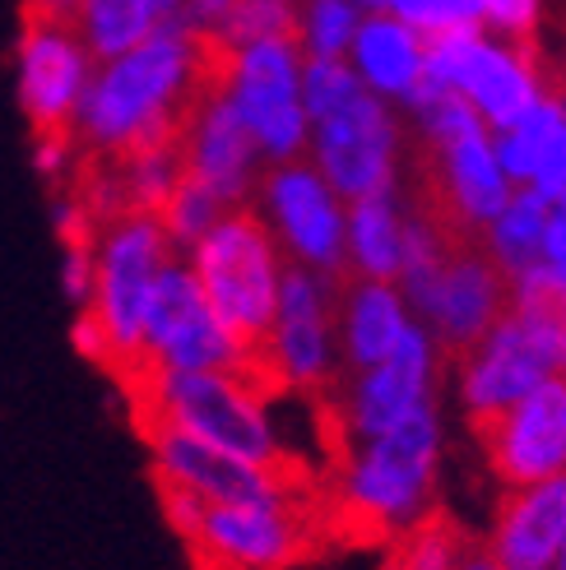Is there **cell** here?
Segmentation results:
<instances>
[{"label":"cell","mask_w":566,"mask_h":570,"mask_svg":"<svg viewBox=\"0 0 566 570\" xmlns=\"http://www.w3.org/2000/svg\"><path fill=\"white\" fill-rule=\"evenodd\" d=\"M89 237L61 242V293H66V302L75 311H84V306H89V297H94V250H89Z\"/></svg>","instance_id":"35"},{"label":"cell","mask_w":566,"mask_h":570,"mask_svg":"<svg viewBox=\"0 0 566 570\" xmlns=\"http://www.w3.org/2000/svg\"><path fill=\"white\" fill-rule=\"evenodd\" d=\"M456 570H497V566H492V561H488V557H484V552H465V557H460V566H456Z\"/></svg>","instance_id":"43"},{"label":"cell","mask_w":566,"mask_h":570,"mask_svg":"<svg viewBox=\"0 0 566 570\" xmlns=\"http://www.w3.org/2000/svg\"><path fill=\"white\" fill-rule=\"evenodd\" d=\"M441 366H446L441 344L413 321L409 334L394 344V353L362 366V372H349V381L339 385V432L353 445L390 432L394 422H404L418 409L437 404Z\"/></svg>","instance_id":"12"},{"label":"cell","mask_w":566,"mask_h":570,"mask_svg":"<svg viewBox=\"0 0 566 570\" xmlns=\"http://www.w3.org/2000/svg\"><path fill=\"white\" fill-rule=\"evenodd\" d=\"M544 23V0H484L478 10V28L506 42H534Z\"/></svg>","instance_id":"33"},{"label":"cell","mask_w":566,"mask_h":570,"mask_svg":"<svg viewBox=\"0 0 566 570\" xmlns=\"http://www.w3.org/2000/svg\"><path fill=\"white\" fill-rule=\"evenodd\" d=\"M191 548L223 570H283L306 548V524L293 492L242 505H205Z\"/></svg>","instance_id":"16"},{"label":"cell","mask_w":566,"mask_h":570,"mask_svg":"<svg viewBox=\"0 0 566 570\" xmlns=\"http://www.w3.org/2000/svg\"><path fill=\"white\" fill-rule=\"evenodd\" d=\"M214 75V47L186 28L158 23L145 42L98 61L84 89L70 139L98 163L126 158L149 145H173L186 107Z\"/></svg>","instance_id":"1"},{"label":"cell","mask_w":566,"mask_h":570,"mask_svg":"<svg viewBox=\"0 0 566 570\" xmlns=\"http://www.w3.org/2000/svg\"><path fill=\"white\" fill-rule=\"evenodd\" d=\"M362 23V10L349 0H302L297 6V33L293 42L302 56H321V61H344L349 42Z\"/></svg>","instance_id":"28"},{"label":"cell","mask_w":566,"mask_h":570,"mask_svg":"<svg viewBox=\"0 0 566 570\" xmlns=\"http://www.w3.org/2000/svg\"><path fill=\"white\" fill-rule=\"evenodd\" d=\"M404 214H409L404 190L349 199V214H344V278L353 274V278L394 283V274H400V255H404Z\"/></svg>","instance_id":"23"},{"label":"cell","mask_w":566,"mask_h":570,"mask_svg":"<svg viewBox=\"0 0 566 570\" xmlns=\"http://www.w3.org/2000/svg\"><path fill=\"white\" fill-rule=\"evenodd\" d=\"M465 557L460 533L441 524V520H422L418 529L404 533V548H400V566L394 570H456Z\"/></svg>","instance_id":"31"},{"label":"cell","mask_w":566,"mask_h":570,"mask_svg":"<svg viewBox=\"0 0 566 570\" xmlns=\"http://www.w3.org/2000/svg\"><path fill=\"white\" fill-rule=\"evenodd\" d=\"M145 441H149L158 488L191 492L205 505H242V501H265V497H289L293 492L283 469L246 464V460H237V454H223L205 441L177 432V426L145 422Z\"/></svg>","instance_id":"18"},{"label":"cell","mask_w":566,"mask_h":570,"mask_svg":"<svg viewBox=\"0 0 566 570\" xmlns=\"http://www.w3.org/2000/svg\"><path fill=\"white\" fill-rule=\"evenodd\" d=\"M511 306V293H506V274L488 261L478 242H456L450 255L441 261L437 278L422 288L409 311L413 321L428 330L446 357L465 353L474 338H484L488 325Z\"/></svg>","instance_id":"14"},{"label":"cell","mask_w":566,"mask_h":570,"mask_svg":"<svg viewBox=\"0 0 566 570\" xmlns=\"http://www.w3.org/2000/svg\"><path fill=\"white\" fill-rule=\"evenodd\" d=\"M251 209L289 265L344 278V214L349 205L306 158L274 163L261 173Z\"/></svg>","instance_id":"11"},{"label":"cell","mask_w":566,"mask_h":570,"mask_svg":"<svg viewBox=\"0 0 566 570\" xmlns=\"http://www.w3.org/2000/svg\"><path fill=\"white\" fill-rule=\"evenodd\" d=\"M195 570H223V566H214V561H205V557H201V561H195Z\"/></svg>","instance_id":"45"},{"label":"cell","mask_w":566,"mask_h":570,"mask_svg":"<svg viewBox=\"0 0 566 570\" xmlns=\"http://www.w3.org/2000/svg\"><path fill=\"white\" fill-rule=\"evenodd\" d=\"M139 394V422H163L246 464L283 469L279 417L270 385L256 372H130Z\"/></svg>","instance_id":"2"},{"label":"cell","mask_w":566,"mask_h":570,"mask_svg":"<svg viewBox=\"0 0 566 570\" xmlns=\"http://www.w3.org/2000/svg\"><path fill=\"white\" fill-rule=\"evenodd\" d=\"M544 227H548V199L539 190H529V186H516L511 199L484 223V233H478L474 242L501 274H516V269L539 261Z\"/></svg>","instance_id":"24"},{"label":"cell","mask_w":566,"mask_h":570,"mask_svg":"<svg viewBox=\"0 0 566 570\" xmlns=\"http://www.w3.org/2000/svg\"><path fill=\"white\" fill-rule=\"evenodd\" d=\"M233 6H237V0H182L177 23L186 28V33L205 38L214 47L218 33H223V23H228V14H233Z\"/></svg>","instance_id":"37"},{"label":"cell","mask_w":566,"mask_h":570,"mask_svg":"<svg viewBox=\"0 0 566 570\" xmlns=\"http://www.w3.org/2000/svg\"><path fill=\"white\" fill-rule=\"evenodd\" d=\"M228 214V205L214 195V190H205L201 181H191V177H182V186L167 195V205L158 209V223H163V233H167V242H173V250L177 255H186L195 242H201L209 227Z\"/></svg>","instance_id":"29"},{"label":"cell","mask_w":566,"mask_h":570,"mask_svg":"<svg viewBox=\"0 0 566 570\" xmlns=\"http://www.w3.org/2000/svg\"><path fill=\"white\" fill-rule=\"evenodd\" d=\"M135 372H256V353L214 316L182 255L154 278Z\"/></svg>","instance_id":"10"},{"label":"cell","mask_w":566,"mask_h":570,"mask_svg":"<svg viewBox=\"0 0 566 570\" xmlns=\"http://www.w3.org/2000/svg\"><path fill=\"white\" fill-rule=\"evenodd\" d=\"M94 56L75 38L70 23H47V19H28L14 38V102L23 111V121L42 130H70L75 107L89 89L94 75Z\"/></svg>","instance_id":"13"},{"label":"cell","mask_w":566,"mask_h":570,"mask_svg":"<svg viewBox=\"0 0 566 570\" xmlns=\"http://www.w3.org/2000/svg\"><path fill=\"white\" fill-rule=\"evenodd\" d=\"M557 121H562V89H548L534 107H525L511 126L492 130V149L497 163L511 186H534L539 167L553 154V139H557Z\"/></svg>","instance_id":"25"},{"label":"cell","mask_w":566,"mask_h":570,"mask_svg":"<svg viewBox=\"0 0 566 570\" xmlns=\"http://www.w3.org/2000/svg\"><path fill=\"white\" fill-rule=\"evenodd\" d=\"M548 89L553 83L544 75V61H539V51H534V42H506V38H492L478 28L456 94L474 107V117L488 130L511 126L520 111L534 107Z\"/></svg>","instance_id":"19"},{"label":"cell","mask_w":566,"mask_h":570,"mask_svg":"<svg viewBox=\"0 0 566 570\" xmlns=\"http://www.w3.org/2000/svg\"><path fill=\"white\" fill-rule=\"evenodd\" d=\"M145 6H149L163 23H173V19H177V10H182V0H145Z\"/></svg>","instance_id":"41"},{"label":"cell","mask_w":566,"mask_h":570,"mask_svg":"<svg viewBox=\"0 0 566 570\" xmlns=\"http://www.w3.org/2000/svg\"><path fill=\"white\" fill-rule=\"evenodd\" d=\"M548 376H562L557 306H506L484 338L456 353V394L474 426L506 413Z\"/></svg>","instance_id":"8"},{"label":"cell","mask_w":566,"mask_h":570,"mask_svg":"<svg viewBox=\"0 0 566 570\" xmlns=\"http://www.w3.org/2000/svg\"><path fill=\"white\" fill-rule=\"evenodd\" d=\"M89 250H94V297L84 311L98 321L107 338V366L130 376L139 366V338H145L154 278L177 250L167 242L158 214H139V209L98 218Z\"/></svg>","instance_id":"4"},{"label":"cell","mask_w":566,"mask_h":570,"mask_svg":"<svg viewBox=\"0 0 566 570\" xmlns=\"http://www.w3.org/2000/svg\"><path fill=\"white\" fill-rule=\"evenodd\" d=\"M539 265H544V274H548L553 306L566 311V199H553V205H548V227H544Z\"/></svg>","instance_id":"34"},{"label":"cell","mask_w":566,"mask_h":570,"mask_svg":"<svg viewBox=\"0 0 566 570\" xmlns=\"http://www.w3.org/2000/svg\"><path fill=\"white\" fill-rule=\"evenodd\" d=\"M441 450L446 426L437 404L409 413L381 436L353 441L334 478V497L344 515L386 538H404L422 520H432Z\"/></svg>","instance_id":"3"},{"label":"cell","mask_w":566,"mask_h":570,"mask_svg":"<svg viewBox=\"0 0 566 570\" xmlns=\"http://www.w3.org/2000/svg\"><path fill=\"white\" fill-rule=\"evenodd\" d=\"M566 543V473L501 497L484 557L497 570H553Z\"/></svg>","instance_id":"20"},{"label":"cell","mask_w":566,"mask_h":570,"mask_svg":"<svg viewBox=\"0 0 566 570\" xmlns=\"http://www.w3.org/2000/svg\"><path fill=\"white\" fill-rule=\"evenodd\" d=\"M404 149H409L404 111L367 89H353L349 98H339L330 111L311 121L306 163L349 205V199L362 195L400 190Z\"/></svg>","instance_id":"7"},{"label":"cell","mask_w":566,"mask_h":570,"mask_svg":"<svg viewBox=\"0 0 566 570\" xmlns=\"http://www.w3.org/2000/svg\"><path fill=\"white\" fill-rule=\"evenodd\" d=\"M484 0H386V14L404 19L422 38H437L446 28H478Z\"/></svg>","instance_id":"32"},{"label":"cell","mask_w":566,"mask_h":570,"mask_svg":"<svg viewBox=\"0 0 566 570\" xmlns=\"http://www.w3.org/2000/svg\"><path fill=\"white\" fill-rule=\"evenodd\" d=\"M163 19L145 6V0H75V38L89 47L94 61H111V56L130 51L145 42Z\"/></svg>","instance_id":"26"},{"label":"cell","mask_w":566,"mask_h":570,"mask_svg":"<svg viewBox=\"0 0 566 570\" xmlns=\"http://www.w3.org/2000/svg\"><path fill=\"white\" fill-rule=\"evenodd\" d=\"M349 6H358L362 14H372V10H386V0H349Z\"/></svg>","instance_id":"44"},{"label":"cell","mask_w":566,"mask_h":570,"mask_svg":"<svg viewBox=\"0 0 566 570\" xmlns=\"http://www.w3.org/2000/svg\"><path fill=\"white\" fill-rule=\"evenodd\" d=\"M529 190H539L548 205H553V199H566V94H562V121H557L553 154H548V163L539 167V177H534Z\"/></svg>","instance_id":"38"},{"label":"cell","mask_w":566,"mask_h":570,"mask_svg":"<svg viewBox=\"0 0 566 570\" xmlns=\"http://www.w3.org/2000/svg\"><path fill=\"white\" fill-rule=\"evenodd\" d=\"M302 47L293 38L242 42L214 51L209 83L233 107V117L251 135L261 163H293L306 158L311 121L302 107Z\"/></svg>","instance_id":"6"},{"label":"cell","mask_w":566,"mask_h":570,"mask_svg":"<svg viewBox=\"0 0 566 570\" xmlns=\"http://www.w3.org/2000/svg\"><path fill=\"white\" fill-rule=\"evenodd\" d=\"M297 6L302 0H237L228 23L214 42L223 47H242V42H270V38H293L297 33Z\"/></svg>","instance_id":"30"},{"label":"cell","mask_w":566,"mask_h":570,"mask_svg":"<svg viewBox=\"0 0 566 570\" xmlns=\"http://www.w3.org/2000/svg\"><path fill=\"white\" fill-rule=\"evenodd\" d=\"M553 570H566V543H562V557H557V566Z\"/></svg>","instance_id":"46"},{"label":"cell","mask_w":566,"mask_h":570,"mask_svg":"<svg viewBox=\"0 0 566 570\" xmlns=\"http://www.w3.org/2000/svg\"><path fill=\"white\" fill-rule=\"evenodd\" d=\"M107 177H111V190H117L121 209L158 214L167 205V195H173L182 186V177H186L177 139H173V145H149V149H135L126 158H111Z\"/></svg>","instance_id":"27"},{"label":"cell","mask_w":566,"mask_h":570,"mask_svg":"<svg viewBox=\"0 0 566 570\" xmlns=\"http://www.w3.org/2000/svg\"><path fill=\"white\" fill-rule=\"evenodd\" d=\"M75 139L70 130H42L33 135V173L47 181V186H61L70 177V167H75Z\"/></svg>","instance_id":"36"},{"label":"cell","mask_w":566,"mask_h":570,"mask_svg":"<svg viewBox=\"0 0 566 570\" xmlns=\"http://www.w3.org/2000/svg\"><path fill=\"white\" fill-rule=\"evenodd\" d=\"M182 261L191 265L205 302L214 306V316L256 353V344L274 321L283 269H289V261H283V250L265 233L256 209L251 205L228 209Z\"/></svg>","instance_id":"5"},{"label":"cell","mask_w":566,"mask_h":570,"mask_svg":"<svg viewBox=\"0 0 566 570\" xmlns=\"http://www.w3.org/2000/svg\"><path fill=\"white\" fill-rule=\"evenodd\" d=\"M28 19L70 23V19H75V0H28Z\"/></svg>","instance_id":"40"},{"label":"cell","mask_w":566,"mask_h":570,"mask_svg":"<svg viewBox=\"0 0 566 570\" xmlns=\"http://www.w3.org/2000/svg\"><path fill=\"white\" fill-rule=\"evenodd\" d=\"M557 372L566 376V311H557Z\"/></svg>","instance_id":"42"},{"label":"cell","mask_w":566,"mask_h":570,"mask_svg":"<svg viewBox=\"0 0 566 570\" xmlns=\"http://www.w3.org/2000/svg\"><path fill=\"white\" fill-rule=\"evenodd\" d=\"M334 293L339 278L289 265L279 283L274 321L256 344V376L270 390L316 394L330 390L344 372L334 338Z\"/></svg>","instance_id":"9"},{"label":"cell","mask_w":566,"mask_h":570,"mask_svg":"<svg viewBox=\"0 0 566 570\" xmlns=\"http://www.w3.org/2000/svg\"><path fill=\"white\" fill-rule=\"evenodd\" d=\"M70 344L79 348V357H89L98 366H107V338L98 330V321L89 316V311H75V325H70Z\"/></svg>","instance_id":"39"},{"label":"cell","mask_w":566,"mask_h":570,"mask_svg":"<svg viewBox=\"0 0 566 570\" xmlns=\"http://www.w3.org/2000/svg\"><path fill=\"white\" fill-rule=\"evenodd\" d=\"M177 154H182L186 177L214 190L228 209H246L265 173L251 135L242 130V121L233 117V107L223 102L214 83H205L195 94V102L186 107V117L177 126Z\"/></svg>","instance_id":"17"},{"label":"cell","mask_w":566,"mask_h":570,"mask_svg":"<svg viewBox=\"0 0 566 570\" xmlns=\"http://www.w3.org/2000/svg\"><path fill=\"white\" fill-rule=\"evenodd\" d=\"M488 469L506 488L566 473V376H548L506 413L478 426Z\"/></svg>","instance_id":"15"},{"label":"cell","mask_w":566,"mask_h":570,"mask_svg":"<svg viewBox=\"0 0 566 570\" xmlns=\"http://www.w3.org/2000/svg\"><path fill=\"white\" fill-rule=\"evenodd\" d=\"M413 311L400 293V283L386 278H339L334 293V338H339V362L344 372L381 362L394 353V344L409 334Z\"/></svg>","instance_id":"21"},{"label":"cell","mask_w":566,"mask_h":570,"mask_svg":"<svg viewBox=\"0 0 566 570\" xmlns=\"http://www.w3.org/2000/svg\"><path fill=\"white\" fill-rule=\"evenodd\" d=\"M422 56H428V38L418 28H409L404 19H394L386 10H372L362 14L344 61L367 94L404 107L422 83Z\"/></svg>","instance_id":"22"}]
</instances>
